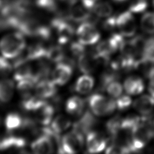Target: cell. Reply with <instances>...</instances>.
Listing matches in <instances>:
<instances>
[{"mask_svg": "<svg viewBox=\"0 0 154 154\" xmlns=\"http://www.w3.org/2000/svg\"><path fill=\"white\" fill-rule=\"evenodd\" d=\"M26 46L24 35L19 31L5 35L0 40V52L7 59L19 55Z\"/></svg>", "mask_w": 154, "mask_h": 154, "instance_id": "1", "label": "cell"}, {"mask_svg": "<svg viewBox=\"0 0 154 154\" xmlns=\"http://www.w3.org/2000/svg\"><path fill=\"white\" fill-rule=\"evenodd\" d=\"M153 135V132L151 127L142 118L131 131V151L135 152L144 148L150 142Z\"/></svg>", "mask_w": 154, "mask_h": 154, "instance_id": "2", "label": "cell"}, {"mask_svg": "<svg viewBox=\"0 0 154 154\" xmlns=\"http://www.w3.org/2000/svg\"><path fill=\"white\" fill-rule=\"evenodd\" d=\"M91 111L96 116H106L112 114L117 109L116 100L99 93H95L88 98Z\"/></svg>", "mask_w": 154, "mask_h": 154, "instance_id": "3", "label": "cell"}, {"mask_svg": "<svg viewBox=\"0 0 154 154\" xmlns=\"http://www.w3.org/2000/svg\"><path fill=\"white\" fill-rule=\"evenodd\" d=\"M123 36L119 34H114L110 37L97 45L93 53L99 59L106 60L112 54L120 50L125 42Z\"/></svg>", "mask_w": 154, "mask_h": 154, "instance_id": "4", "label": "cell"}, {"mask_svg": "<svg viewBox=\"0 0 154 154\" xmlns=\"http://www.w3.org/2000/svg\"><path fill=\"white\" fill-rule=\"evenodd\" d=\"M82 133L73 129L66 133L60 139L58 151L63 153H76L84 146V137Z\"/></svg>", "mask_w": 154, "mask_h": 154, "instance_id": "5", "label": "cell"}, {"mask_svg": "<svg viewBox=\"0 0 154 154\" xmlns=\"http://www.w3.org/2000/svg\"><path fill=\"white\" fill-rule=\"evenodd\" d=\"M67 17H57L54 18L51 22V28L55 31L60 44L67 43L72 38L75 30L74 28Z\"/></svg>", "mask_w": 154, "mask_h": 154, "instance_id": "6", "label": "cell"}, {"mask_svg": "<svg viewBox=\"0 0 154 154\" xmlns=\"http://www.w3.org/2000/svg\"><path fill=\"white\" fill-rule=\"evenodd\" d=\"M78 41L84 45H91L96 43L100 39V34L94 23L85 22L81 23L76 29Z\"/></svg>", "mask_w": 154, "mask_h": 154, "instance_id": "7", "label": "cell"}, {"mask_svg": "<svg viewBox=\"0 0 154 154\" xmlns=\"http://www.w3.org/2000/svg\"><path fill=\"white\" fill-rule=\"evenodd\" d=\"M116 28L125 37L133 36L137 31V24L132 13L126 11L117 16Z\"/></svg>", "mask_w": 154, "mask_h": 154, "instance_id": "8", "label": "cell"}, {"mask_svg": "<svg viewBox=\"0 0 154 154\" xmlns=\"http://www.w3.org/2000/svg\"><path fill=\"white\" fill-rule=\"evenodd\" d=\"M59 141L60 137L42 134L32 142L31 144V149L35 153H51L54 149V142L57 143L58 147Z\"/></svg>", "mask_w": 154, "mask_h": 154, "instance_id": "9", "label": "cell"}, {"mask_svg": "<svg viewBox=\"0 0 154 154\" xmlns=\"http://www.w3.org/2000/svg\"><path fill=\"white\" fill-rule=\"evenodd\" d=\"M67 17L70 20L77 23L85 22L93 23V21L90 20L91 18L90 11H88L79 0H73L69 3Z\"/></svg>", "mask_w": 154, "mask_h": 154, "instance_id": "10", "label": "cell"}, {"mask_svg": "<svg viewBox=\"0 0 154 154\" xmlns=\"http://www.w3.org/2000/svg\"><path fill=\"white\" fill-rule=\"evenodd\" d=\"M26 142L24 138L7 134L0 137V150L11 152H24Z\"/></svg>", "mask_w": 154, "mask_h": 154, "instance_id": "11", "label": "cell"}, {"mask_svg": "<svg viewBox=\"0 0 154 154\" xmlns=\"http://www.w3.org/2000/svg\"><path fill=\"white\" fill-rule=\"evenodd\" d=\"M86 146L89 153H100L106 149L107 140L101 134L91 131L87 134Z\"/></svg>", "mask_w": 154, "mask_h": 154, "instance_id": "12", "label": "cell"}, {"mask_svg": "<svg viewBox=\"0 0 154 154\" xmlns=\"http://www.w3.org/2000/svg\"><path fill=\"white\" fill-rule=\"evenodd\" d=\"M73 73L72 65L66 62L58 63L52 71V80L58 85H63L70 79Z\"/></svg>", "mask_w": 154, "mask_h": 154, "instance_id": "13", "label": "cell"}, {"mask_svg": "<svg viewBox=\"0 0 154 154\" xmlns=\"http://www.w3.org/2000/svg\"><path fill=\"white\" fill-rule=\"evenodd\" d=\"M14 69L13 78L17 82L22 79L34 78L32 67L28 63V60L24 57L17 58L13 64Z\"/></svg>", "mask_w": 154, "mask_h": 154, "instance_id": "14", "label": "cell"}, {"mask_svg": "<svg viewBox=\"0 0 154 154\" xmlns=\"http://www.w3.org/2000/svg\"><path fill=\"white\" fill-rule=\"evenodd\" d=\"M35 120L40 125L47 126L53 120L54 107L45 100L33 112Z\"/></svg>", "mask_w": 154, "mask_h": 154, "instance_id": "15", "label": "cell"}, {"mask_svg": "<svg viewBox=\"0 0 154 154\" xmlns=\"http://www.w3.org/2000/svg\"><path fill=\"white\" fill-rule=\"evenodd\" d=\"M35 94L42 99L52 97L57 93L56 84L52 80L47 79L40 80L35 85Z\"/></svg>", "mask_w": 154, "mask_h": 154, "instance_id": "16", "label": "cell"}, {"mask_svg": "<svg viewBox=\"0 0 154 154\" xmlns=\"http://www.w3.org/2000/svg\"><path fill=\"white\" fill-rule=\"evenodd\" d=\"M96 125V119L89 112L85 111L74 124V129L80 132L82 134H88Z\"/></svg>", "mask_w": 154, "mask_h": 154, "instance_id": "17", "label": "cell"}, {"mask_svg": "<svg viewBox=\"0 0 154 154\" xmlns=\"http://www.w3.org/2000/svg\"><path fill=\"white\" fill-rule=\"evenodd\" d=\"M134 108L143 116L150 114L154 109V97L150 95H143L133 102Z\"/></svg>", "mask_w": 154, "mask_h": 154, "instance_id": "18", "label": "cell"}, {"mask_svg": "<svg viewBox=\"0 0 154 154\" xmlns=\"http://www.w3.org/2000/svg\"><path fill=\"white\" fill-rule=\"evenodd\" d=\"M98 58L94 53L84 52L78 57V67L79 70L84 74L91 73L96 67Z\"/></svg>", "mask_w": 154, "mask_h": 154, "instance_id": "19", "label": "cell"}, {"mask_svg": "<svg viewBox=\"0 0 154 154\" xmlns=\"http://www.w3.org/2000/svg\"><path fill=\"white\" fill-rule=\"evenodd\" d=\"M123 88L128 94L137 95L143 91L144 83L140 77L131 76L125 80Z\"/></svg>", "mask_w": 154, "mask_h": 154, "instance_id": "20", "label": "cell"}, {"mask_svg": "<svg viewBox=\"0 0 154 154\" xmlns=\"http://www.w3.org/2000/svg\"><path fill=\"white\" fill-rule=\"evenodd\" d=\"M85 101L79 96H72L68 99L66 102V110L70 115L81 116L85 108Z\"/></svg>", "mask_w": 154, "mask_h": 154, "instance_id": "21", "label": "cell"}, {"mask_svg": "<svg viewBox=\"0 0 154 154\" xmlns=\"http://www.w3.org/2000/svg\"><path fill=\"white\" fill-rule=\"evenodd\" d=\"M94 85V78L88 74H84L79 76L75 84V91L81 94L89 93Z\"/></svg>", "mask_w": 154, "mask_h": 154, "instance_id": "22", "label": "cell"}, {"mask_svg": "<svg viewBox=\"0 0 154 154\" xmlns=\"http://www.w3.org/2000/svg\"><path fill=\"white\" fill-rule=\"evenodd\" d=\"M48 48L43 44L37 43L31 45L26 50L25 58L28 61L46 58Z\"/></svg>", "mask_w": 154, "mask_h": 154, "instance_id": "23", "label": "cell"}, {"mask_svg": "<svg viewBox=\"0 0 154 154\" xmlns=\"http://www.w3.org/2000/svg\"><path fill=\"white\" fill-rule=\"evenodd\" d=\"M14 90L13 81L10 79L0 80V102L7 103L13 97Z\"/></svg>", "mask_w": 154, "mask_h": 154, "instance_id": "24", "label": "cell"}, {"mask_svg": "<svg viewBox=\"0 0 154 154\" xmlns=\"http://www.w3.org/2000/svg\"><path fill=\"white\" fill-rule=\"evenodd\" d=\"M24 119L25 118L16 112H10L8 114L4 120L5 129L10 132L22 129Z\"/></svg>", "mask_w": 154, "mask_h": 154, "instance_id": "25", "label": "cell"}, {"mask_svg": "<svg viewBox=\"0 0 154 154\" xmlns=\"http://www.w3.org/2000/svg\"><path fill=\"white\" fill-rule=\"evenodd\" d=\"M70 125V120L66 116L60 114L52 120L49 128L55 134L60 135L66 131Z\"/></svg>", "mask_w": 154, "mask_h": 154, "instance_id": "26", "label": "cell"}, {"mask_svg": "<svg viewBox=\"0 0 154 154\" xmlns=\"http://www.w3.org/2000/svg\"><path fill=\"white\" fill-rule=\"evenodd\" d=\"M37 81L34 78L22 79L17 81V89L23 98L28 97L31 94L32 91L35 89Z\"/></svg>", "mask_w": 154, "mask_h": 154, "instance_id": "27", "label": "cell"}, {"mask_svg": "<svg viewBox=\"0 0 154 154\" xmlns=\"http://www.w3.org/2000/svg\"><path fill=\"white\" fill-rule=\"evenodd\" d=\"M91 12L97 17L106 18L111 15L112 7L108 2L97 1L93 7Z\"/></svg>", "mask_w": 154, "mask_h": 154, "instance_id": "28", "label": "cell"}, {"mask_svg": "<svg viewBox=\"0 0 154 154\" xmlns=\"http://www.w3.org/2000/svg\"><path fill=\"white\" fill-rule=\"evenodd\" d=\"M143 62L154 64V37L145 40L143 52Z\"/></svg>", "mask_w": 154, "mask_h": 154, "instance_id": "29", "label": "cell"}, {"mask_svg": "<svg viewBox=\"0 0 154 154\" xmlns=\"http://www.w3.org/2000/svg\"><path fill=\"white\" fill-rule=\"evenodd\" d=\"M46 58L54 63H60L65 58V54L60 46H53L48 48Z\"/></svg>", "mask_w": 154, "mask_h": 154, "instance_id": "30", "label": "cell"}, {"mask_svg": "<svg viewBox=\"0 0 154 154\" xmlns=\"http://www.w3.org/2000/svg\"><path fill=\"white\" fill-rule=\"evenodd\" d=\"M141 28L147 34H154V12L144 13L141 19Z\"/></svg>", "mask_w": 154, "mask_h": 154, "instance_id": "31", "label": "cell"}, {"mask_svg": "<svg viewBox=\"0 0 154 154\" xmlns=\"http://www.w3.org/2000/svg\"><path fill=\"white\" fill-rule=\"evenodd\" d=\"M59 0H34V5L39 9L44 11L54 13L58 10Z\"/></svg>", "mask_w": 154, "mask_h": 154, "instance_id": "32", "label": "cell"}, {"mask_svg": "<svg viewBox=\"0 0 154 154\" xmlns=\"http://www.w3.org/2000/svg\"><path fill=\"white\" fill-rule=\"evenodd\" d=\"M105 89L110 97L117 99L122 95L124 88L123 85L116 79L108 82L105 87Z\"/></svg>", "mask_w": 154, "mask_h": 154, "instance_id": "33", "label": "cell"}, {"mask_svg": "<svg viewBox=\"0 0 154 154\" xmlns=\"http://www.w3.org/2000/svg\"><path fill=\"white\" fill-rule=\"evenodd\" d=\"M147 7V0H132L129 6V11L132 13L144 11Z\"/></svg>", "mask_w": 154, "mask_h": 154, "instance_id": "34", "label": "cell"}, {"mask_svg": "<svg viewBox=\"0 0 154 154\" xmlns=\"http://www.w3.org/2000/svg\"><path fill=\"white\" fill-rule=\"evenodd\" d=\"M13 69V65L8 61L7 58L3 56H0V77L8 75Z\"/></svg>", "mask_w": 154, "mask_h": 154, "instance_id": "35", "label": "cell"}, {"mask_svg": "<svg viewBox=\"0 0 154 154\" xmlns=\"http://www.w3.org/2000/svg\"><path fill=\"white\" fill-rule=\"evenodd\" d=\"M117 108L123 111L128 109L132 103V99L128 95H121L116 100Z\"/></svg>", "mask_w": 154, "mask_h": 154, "instance_id": "36", "label": "cell"}, {"mask_svg": "<svg viewBox=\"0 0 154 154\" xmlns=\"http://www.w3.org/2000/svg\"><path fill=\"white\" fill-rule=\"evenodd\" d=\"M85 45L79 42H75L71 43L70 50L72 55L75 57H79L85 52Z\"/></svg>", "mask_w": 154, "mask_h": 154, "instance_id": "37", "label": "cell"}, {"mask_svg": "<svg viewBox=\"0 0 154 154\" xmlns=\"http://www.w3.org/2000/svg\"><path fill=\"white\" fill-rule=\"evenodd\" d=\"M103 27L106 29H112L116 28V16H109L103 23Z\"/></svg>", "mask_w": 154, "mask_h": 154, "instance_id": "38", "label": "cell"}, {"mask_svg": "<svg viewBox=\"0 0 154 154\" xmlns=\"http://www.w3.org/2000/svg\"><path fill=\"white\" fill-rule=\"evenodd\" d=\"M148 91L150 95L154 97V78L150 79L148 85Z\"/></svg>", "mask_w": 154, "mask_h": 154, "instance_id": "39", "label": "cell"}, {"mask_svg": "<svg viewBox=\"0 0 154 154\" xmlns=\"http://www.w3.org/2000/svg\"><path fill=\"white\" fill-rule=\"evenodd\" d=\"M3 4H4V0H0V11L3 6Z\"/></svg>", "mask_w": 154, "mask_h": 154, "instance_id": "40", "label": "cell"}, {"mask_svg": "<svg viewBox=\"0 0 154 154\" xmlns=\"http://www.w3.org/2000/svg\"><path fill=\"white\" fill-rule=\"evenodd\" d=\"M114 1H116V2H123V1H124L125 0H114Z\"/></svg>", "mask_w": 154, "mask_h": 154, "instance_id": "41", "label": "cell"}, {"mask_svg": "<svg viewBox=\"0 0 154 154\" xmlns=\"http://www.w3.org/2000/svg\"><path fill=\"white\" fill-rule=\"evenodd\" d=\"M153 6L154 7V0H153Z\"/></svg>", "mask_w": 154, "mask_h": 154, "instance_id": "42", "label": "cell"}, {"mask_svg": "<svg viewBox=\"0 0 154 154\" xmlns=\"http://www.w3.org/2000/svg\"><path fill=\"white\" fill-rule=\"evenodd\" d=\"M1 118H0V125H1Z\"/></svg>", "mask_w": 154, "mask_h": 154, "instance_id": "43", "label": "cell"}, {"mask_svg": "<svg viewBox=\"0 0 154 154\" xmlns=\"http://www.w3.org/2000/svg\"></svg>", "mask_w": 154, "mask_h": 154, "instance_id": "44", "label": "cell"}]
</instances>
